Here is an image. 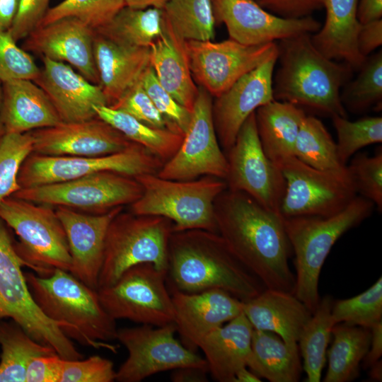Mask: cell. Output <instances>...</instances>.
I'll list each match as a JSON object with an SVG mask.
<instances>
[{
    "label": "cell",
    "mask_w": 382,
    "mask_h": 382,
    "mask_svg": "<svg viewBox=\"0 0 382 382\" xmlns=\"http://www.w3.org/2000/svg\"><path fill=\"white\" fill-rule=\"evenodd\" d=\"M33 152L54 156H100L122 151L134 142L102 119L59 124L30 132Z\"/></svg>",
    "instance_id": "cell-19"
},
{
    "label": "cell",
    "mask_w": 382,
    "mask_h": 382,
    "mask_svg": "<svg viewBox=\"0 0 382 382\" xmlns=\"http://www.w3.org/2000/svg\"><path fill=\"white\" fill-rule=\"evenodd\" d=\"M247 367L270 382H297L302 369L298 345L272 332L253 329Z\"/></svg>",
    "instance_id": "cell-32"
},
{
    "label": "cell",
    "mask_w": 382,
    "mask_h": 382,
    "mask_svg": "<svg viewBox=\"0 0 382 382\" xmlns=\"http://www.w3.org/2000/svg\"><path fill=\"white\" fill-rule=\"evenodd\" d=\"M25 277L36 303L66 337L117 352V347L108 342L117 339L116 320L102 306L97 290L62 269L48 276L27 272Z\"/></svg>",
    "instance_id": "cell-4"
},
{
    "label": "cell",
    "mask_w": 382,
    "mask_h": 382,
    "mask_svg": "<svg viewBox=\"0 0 382 382\" xmlns=\"http://www.w3.org/2000/svg\"><path fill=\"white\" fill-rule=\"evenodd\" d=\"M214 214L218 233L264 286L294 294L292 249L283 217L246 193L228 188L216 197Z\"/></svg>",
    "instance_id": "cell-1"
},
{
    "label": "cell",
    "mask_w": 382,
    "mask_h": 382,
    "mask_svg": "<svg viewBox=\"0 0 382 382\" xmlns=\"http://www.w3.org/2000/svg\"><path fill=\"white\" fill-rule=\"evenodd\" d=\"M149 54L160 84L192 112L199 87L192 76L186 40L174 32L163 15L161 34L150 45Z\"/></svg>",
    "instance_id": "cell-26"
},
{
    "label": "cell",
    "mask_w": 382,
    "mask_h": 382,
    "mask_svg": "<svg viewBox=\"0 0 382 382\" xmlns=\"http://www.w3.org/2000/svg\"><path fill=\"white\" fill-rule=\"evenodd\" d=\"M358 0H323L325 21L311 35L315 47L326 57L349 64L358 71L366 57L357 47L361 23L357 18Z\"/></svg>",
    "instance_id": "cell-28"
},
{
    "label": "cell",
    "mask_w": 382,
    "mask_h": 382,
    "mask_svg": "<svg viewBox=\"0 0 382 382\" xmlns=\"http://www.w3.org/2000/svg\"><path fill=\"white\" fill-rule=\"evenodd\" d=\"M1 83L5 133H25L62 122L47 94L33 81L16 79Z\"/></svg>",
    "instance_id": "cell-29"
},
{
    "label": "cell",
    "mask_w": 382,
    "mask_h": 382,
    "mask_svg": "<svg viewBox=\"0 0 382 382\" xmlns=\"http://www.w3.org/2000/svg\"><path fill=\"white\" fill-rule=\"evenodd\" d=\"M278 56L247 73L212 102V119L221 147L227 151L255 110L274 100L272 79Z\"/></svg>",
    "instance_id": "cell-20"
},
{
    "label": "cell",
    "mask_w": 382,
    "mask_h": 382,
    "mask_svg": "<svg viewBox=\"0 0 382 382\" xmlns=\"http://www.w3.org/2000/svg\"><path fill=\"white\" fill-rule=\"evenodd\" d=\"M337 133V152L343 166L361 148L382 141V117H364L355 121L347 117L332 118Z\"/></svg>",
    "instance_id": "cell-42"
},
{
    "label": "cell",
    "mask_w": 382,
    "mask_h": 382,
    "mask_svg": "<svg viewBox=\"0 0 382 382\" xmlns=\"http://www.w3.org/2000/svg\"><path fill=\"white\" fill-rule=\"evenodd\" d=\"M382 45V19L361 24L357 36V47L364 57Z\"/></svg>",
    "instance_id": "cell-53"
},
{
    "label": "cell",
    "mask_w": 382,
    "mask_h": 382,
    "mask_svg": "<svg viewBox=\"0 0 382 382\" xmlns=\"http://www.w3.org/2000/svg\"><path fill=\"white\" fill-rule=\"evenodd\" d=\"M294 156L318 170H337L343 166L338 158L336 143L323 123L313 115L303 118L294 146Z\"/></svg>",
    "instance_id": "cell-40"
},
{
    "label": "cell",
    "mask_w": 382,
    "mask_h": 382,
    "mask_svg": "<svg viewBox=\"0 0 382 382\" xmlns=\"http://www.w3.org/2000/svg\"><path fill=\"white\" fill-rule=\"evenodd\" d=\"M18 0H0V30L10 28L16 12Z\"/></svg>",
    "instance_id": "cell-57"
},
{
    "label": "cell",
    "mask_w": 382,
    "mask_h": 382,
    "mask_svg": "<svg viewBox=\"0 0 382 382\" xmlns=\"http://www.w3.org/2000/svg\"><path fill=\"white\" fill-rule=\"evenodd\" d=\"M226 153L227 188L245 192L267 209L280 214L286 182L281 169L263 151L255 112L244 122Z\"/></svg>",
    "instance_id": "cell-15"
},
{
    "label": "cell",
    "mask_w": 382,
    "mask_h": 382,
    "mask_svg": "<svg viewBox=\"0 0 382 382\" xmlns=\"http://www.w3.org/2000/svg\"><path fill=\"white\" fill-rule=\"evenodd\" d=\"M331 316L335 324L345 323L371 329L382 321V278L364 292L333 301Z\"/></svg>",
    "instance_id": "cell-41"
},
{
    "label": "cell",
    "mask_w": 382,
    "mask_h": 382,
    "mask_svg": "<svg viewBox=\"0 0 382 382\" xmlns=\"http://www.w3.org/2000/svg\"><path fill=\"white\" fill-rule=\"evenodd\" d=\"M311 35H296L277 44L279 66L273 74L274 99L323 116L347 117L340 89L354 71L349 64L320 53Z\"/></svg>",
    "instance_id": "cell-3"
},
{
    "label": "cell",
    "mask_w": 382,
    "mask_h": 382,
    "mask_svg": "<svg viewBox=\"0 0 382 382\" xmlns=\"http://www.w3.org/2000/svg\"><path fill=\"white\" fill-rule=\"evenodd\" d=\"M333 341L328 352V365L324 382H348L359 375L371 341V330L345 323L332 329Z\"/></svg>",
    "instance_id": "cell-33"
},
{
    "label": "cell",
    "mask_w": 382,
    "mask_h": 382,
    "mask_svg": "<svg viewBox=\"0 0 382 382\" xmlns=\"http://www.w3.org/2000/svg\"><path fill=\"white\" fill-rule=\"evenodd\" d=\"M253 327L240 315L207 335L199 343L209 373L219 382H234L236 372L247 366Z\"/></svg>",
    "instance_id": "cell-30"
},
{
    "label": "cell",
    "mask_w": 382,
    "mask_h": 382,
    "mask_svg": "<svg viewBox=\"0 0 382 382\" xmlns=\"http://www.w3.org/2000/svg\"><path fill=\"white\" fill-rule=\"evenodd\" d=\"M266 11L285 18L311 16L323 8V0H253Z\"/></svg>",
    "instance_id": "cell-51"
},
{
    "label": "cell",
    "mask_w": 382,
    "mask_h": 382,
    "mask_svg": "<svg viewBox=\"0 0 382 382\" xmlns=\"http://www.w3.org/2000/svg\"><path fill=\"white\" fill-rule=\"evenodd\" d=\"M134 178L143 192L130 205L131 212L163 216L173 223V232L202 229L218 233L214 202L227 188L224 180L206 175L199 180H174L152 173Z\"/></svg>",
    "instance_id": "cell-6"
},
{
    "label": "cell",
    "mask_w": 382,
    "mask_h": 382,
    "mask_svg": "<svg viewBox=\"0 0 382 382\" xmlns=\"http://www.w3.org/2000/svg\"><path fill=\"white\" fill-rule=\"evenodd\" d=\"M186 45L195 82L214 98L279 53L276 42L245 45L231 38L186 41Z\"/></svg>",
    "instance_id": "cell-17"
},
{
    "label": "cell",
    "mask_w": 382,
    "mask_h": 382,
    "mask_svg": "<svg viewBox=\"0 0 382 382\" xmlns=\"http://www.w3.org/2000/svg\"><path fill=\"white\" fill-rule=\"evenodd\" d=\"M209 370L197 366H184L174 369L170 379L174 382H207Z\"/></svg>",
    "instance_id": "cell-56"
},
{
    "label": "cell",
    "mask_w": 382,
    "mask_h": 382,
    "mask_svg": "<svg viewBox=\"0 0 382 382\" xmlns=\"http://www.w3.org/2000/svg\"><path fill=\"white\" fill-rule=\"evenodd\" d=\"M261 379L247 366L240 369L235 375L234 382H260Z\"/></svg>",
    "instance_id": "cell-59"
},
{
    "label": "cell",
    "mask_w": 382,
    "mask_h": 382,
    "mask_svg": "<svg viewBox=\"0 0 382 382\" xmlns=\"http://www.w3.org/2000/svg\"><path fill=\"white\" fill-rule=\"evenodd\" d=\"M55 210L67 238L71 259L69 272L83 284L97 290L107 231L112 220L123 210V207L100 214L61 207Z\"/></svg>",
    "instance_id": "cell-22"
},
{
    "label": "cell",
    "mask_w": 382,
    "mask_h": 382,
    "mask_svg": "<svg viewBox=\"0 0 382 382\" xmlns=\"http://www.w3.org/2000/svg\"><path fill=\"white\" fill-rule=\"evenodd\" d=\"M356 191L382 210V151L374 156L357 153L347 166Z\"/></svg>",
    "instance_id": "cell-45"
},
{
    "label": "cell",
    "mask_w": 382,
    "mask_h": 382,
    "mask_svg": "<svg viewBox=\"0 0 382 382\" xmlns=\"http://www.w3.org/2000/svg\"><path fill=\"white\" fill-rule=\"evenodd\" d=\"M0 382H25L26 370L35 357L55 354L56 351L41 344L11 320L0 321Z\"/></svg>",
    "instance_id": "cell-35"
},
{
    "label": "cell",
    "mask_w": 382,
    "mask_h": 382,
    "mask_svg": "<svg viewBox=\"0 0 382 382\" xmlns=\"http://www.w3.org/2000/svg\"><path fill=\"white\" fill-rule=\"evenodd\" d=\"M163 163L136 143L122 151L100 156H54L33 152L22 163L18 180L22 189L65 182L104 171L135 177L157 174Z\"/></svg>",
    "instance_id": "cell-13"
},
{
    "label": "cell",
    "mask_w": 382,
    "mask_h": 382,
    "mask_svg": "<svg viewBox=\"0 0 382 382\" xmlns=\"http://www.w3.org/2000/svg\"><path fill=\"white\" fill-rule=\"evenodd\" d=\"M95 31L79 20L66 17L32 31L23 49L54 61L67 62L93 83L99 85L93 54Z\"/></svg>",
    "instance_id": "cell-21"
},
{
    "label": "cell",
    "mask_w": 382,
    "mask_h": 382,
    "mask_svg": "<svg viewBox=\"0 0 382 382\" xmlns=\"http://www.w3.org/2000/svg\"><path fill=\"white\" fill-rule=\"evenodd\" d=\"M170 0H125V6L136 8H156L162 9Z\"/></svg>",
    "instance_id": "cell-58"
},
{
    "label": "cell",
    "mask_w": 382,
    "mask_h": 382,
    "mask_svg": "<svg viewBox=\"0 0 382 382\" xmlns=\"http://www.w3.org/2000/svg\"><path fill=\"white\" fill-rule=\"evenodd\" d=\"M0 219L18 236L15 248L24 266L40 276L70 271L66 233L53 207L10 196L0 202Z\"/></svg>",
    "instance_id": "cell-7"
},
{
    "label": "cell",
    "mask_w": 382,
    "mask_h": 382,
    "mask_svg": "<svg viewBox=\"0 0 382 382\" xmlns=\"http://www.w3.org/2000/svg\"><path fill=\"white\" fill-rule=\"evenodd\" d=\"M188 128L176 153L157 173L161 178L191 180L202 175L225 180L226 155L221 149L212 119L213 97L198 86Z\"/></svg>",
    "instance_id": "cell-16"
},
{
    "label": "cell",
    "mask_w": 382,
    "mask_h": 382,
    "mask_svg": "<svg viewBox=\"0 0 382 382\" xmlns=\"http://www.w3.org/2000/svg\"><path fill=\"white\" fill-rule=\"evenodd\" d=\"M50 0H18L11 25L8 29L13 39H25L40 26L49 8Z\"/></svg>",
    "instance_id": "cell-50"
},
{
    "label": "cell",
    "mask_w": 382,
    "mask_h": 382,
    "mask_svg": "<svg viewBox=\"0 0 382 382\" xmlns=\"http://www.w3.org/2000/svg\"><path fill=\"white\" fill-rule=\"evenodd\" d=\"M43 67L33 81L47 94L61 120L81 122L96 116L94 107L108 105L98 85L64 62L42 57Z\"/></svg>",
    "instance_id": "cell-24"
},
{
    "label": "cell",
    "mask_w": 382,
    "mask_h": 382,
    "mask_svg": "<svg viewBox=\"0 0 382 382\" xmlns=\"http://www.w3.org/2000/svg\"><path fill=\"white\" fill-rule=\"evenodd\" d=\"M175 332L174 323L118 329L116 340L125 347L128 357L116 371L115 381L140 382L151 375L184 366L208 369L205 359L178 340Z\"/></svg>",
    "instance_id": "cell-14"
},
{
    "label": "cell",
    "mask_w": 382,
    "mask_h": 382,
    "mask_svg": "<svg viewBox=\"0 0 382 382\" xmlns=\"http://www.w3.org/2000/svg\"><path fill=\"white\" fill-rule=\"evenodd\" d=\"M23 266L8 226L0 219V319L11 318L34 340L51 347L64 359H82L83 354L71 339L35 301L21 270Z\"/></svg>",
    "instance_id": "cell-9"
},
{
    "label": "cell",
    "mask_w": 382,
    "mask_h": 382,
    "mask_svg": "<svg viewBox=\"0 0 382 382\" xmlns=\"http://www.w3.org/2000/svg\"><path fill=\"white\" fill-rule=\"evenodd\" d=\"M8 30H0V81H34L40 69L24 49L19 47Z\"/></svg>",
    "instance_id": "cell-46"
},
{
    "label": "cell",
    "mask_w": 382,
    "mask_h": 382,
    "mask_svg": "<svg viewBox=\"0 0 382 382\" xmlns=\"http://www.w3.org/2000/svg\"><path fill=\"white\" fill-rule=\"evenodd\" d=\"M374 207L371 201L357 195L343 210L329 217L283 218L294 254V294L312 313L320 300L319 277L332 246L344 233L368 218Z\"/></svg>",
    "instance_id": "cell-5"
},
{
    "label": "cell",
    "mask_w": 382,
    "mask_h": 382,
    "mask_svg": "<svg viewBox=\"0 0 382 382\" xmlns=\"http://www.w3.org/2000/svg\"><path fill=\"white\" fill-rule=\"evenodd\" d=\"M1 103H2V83L0 81V138L5 134V129L1 118Z\"/></svg>",
    "instance_id": "cell-61"
},
{
    "label": "cell",
    "mask_w": 382,
    "mask_h": 382,
    "mask_svg": "<svg viewBox=\"0 0 382 382\" xmlns=\"http://www.w3.org/2000/svg\"><path fill=\"white\" fill-rule=\"evenodd\" d=\"M170 294L177 332L193 351L207 335L243 313V301L222 289L197 293L171 289Z\"/></svg>",
    "instance_id": "cell-23"
},
{
    "label": "cell",
    "mask_w": 382,
    "mask_h": 382,
    "mask_svg": "<svg viewBox=\"0 0 382 382\" xmlns=\"http://www.w3.org/2000/svg\"><path fill=\"white\" fill-rule=\"evenodd\" d=\"M166 283V272L141 263L127 269L115 283L98 288L97 292L102 306L115 320L163 326L174 323Z\"/></svg>",
    "instance_id": "cell-12"
},
{
    "label": "cell",
    "mask_w": 382,
    "mask_h": 382,
    "mask_svg": "<svg viewBox=\"0 0 382 382\" xmlns=\"http://www.w3.org/2000/svg\"><path fill=\"white\" fill-rule=\"evenodd\" d=\"M142 192V186L134 177L104 171L65 182L22 188L12 196L53 207L100 214L131 205Z\"/></svg>",
    "instance_id": "cell-11"
},
{
    "label": "cell",
    "mask_w": 382,
    "mask_h": 382,
    "mask_svg": "<svg viewBox=\"0 0 382 382\" xmlns=\"http://www.w3.org/2000/svg\"><path fill=\"white\" fill-rule=\"evenodd\" d=\"M257 134L267 156L279 168L294 156V146L306 112L286 102L272 100L255 112Z\"/></svg>",
    "instance_id": "cell-31"
},
{
    "label": "cell",
    "mask_w": 382,
    "mask_h": 382,
    "mask_svg": "<svg viewBox=\"0 0 382 382\" xmlns=\"http://www.w3.org/2000/svg\"><path fill=\"white\" fill-rule=\"evenodd\" d=\"M369 369V377L374 381H380L382 379V362L381 360H378L372 364Z\"/></svg>",
    "instance_id": "cell-60"
},
{
    "label": "cell",
    "mask_w": 382,
    "mask_h": 382,
    "mask_svg": "<svg viewBox=\"0 0 382 382\" xmlns=\"http://www.w3.org/2000/svg\"><path fill=\"white\" fill-rule=\"evenodd\" d=\"M382 0H358L357 18L360 23L381 19Z\"/></svg>",
    "instance_id": "cell-55"
},
{
    "label": "cell",
    "mask_w": 382,
    "mask_h": 382,
    "mask_svg": "<svg viewBox=\"0 0 382 382\" xmlns=\"http://www.w3.org/2000/svg\"><path fill=\"white\" fill-rule=\"evenodd\" d=\"M115 376L110 360L93 355L86 359H63L59 382H112Z\"/></svg>",
    "instance_id": "cell-48"
},
{
    "label": "cell",
    "mask_w": 382,
    "mask_h": 382,
    "mask_svg": "<svg viewBox=\"0 0 382 382\" xmlns=\"http://www.w3.org/2000/svg\"><path fill=\"white\" fill-rule=\"evenodd\" d=\"M110 107L122 110L151 127L175 131L155 107L140 81Z\"/></svg>",
    "instance_id": "cell-49"
},
{
    "label": "cell",
    "mask_w": 382,
    "mask_h": 382,
    "mask_svg": "<svg viewBox=\"0 0 382 382\" xmlns=\"http://www.w3.org/2000/svg\"><path fill=\"white\" fill-rule=\"evenodd\" d=\"M162 10L164 18L183 40H214L216 20L212 0H170Z\"/></svg>",
    "instance_id": "cell-38"
},
{
    "label": "cell",
    "mask_w": 382,
    "mask_h": 382,
    "mask_svg": "<svg viewBox=\"0 0 382 382\" xmlns=\"http://www.w3.org/2000/svg\"><path fill=\"white\" fill-rule=\"evenodd\" d=\"M371 341L368 352L364 359V366L370 367L382 356V321L371 329Z\"/></svg>",
    "instance_id": "cell-54"
},
{
    "label": "cell",
    "mask_w": 382,
    "mask_h": 382,
    "mask_svg": "<svg viewBox=\"0 0 382 382\" xmlns=\"http://www.w3.org/2000/svg\"><path fill=\"white\" fill-rule=\"evenodd\" d=\"M141 84L155 107L173 129L184 136L192 112L181 105L158 82L151 65L140 79Z\"/></svg>",
    "instance_id": "cell-47"
},
{
    "label": "cell",
    "mask_w": 382,
    "mask_h": 382,
    "mask_svg": "<svg viewBox=\"0 0 382 382\" xmlns=\"http://www.w3.org/2000/svg\"><path fill=\"white\" fill-rule=\"evenodd\" d=\"M357 76L347 82L340 100L346 111L362 114L371 109L381 110L382 104V51L368 56Z\"/></svg>",
    "instance_id": "cell-39"
},
{
    "label": "cell",
    "mask_w": 382,
    "mask_h": 382,
    "mask_svg": "<svg viewBox=\"0 0 382 382\" xmlns=\"http://www.w3.org/2000/svg\"><path fill=\"white\" fill-rule=\"evenodd\" d=\"M279 168L286 182L280 207L283 218L329 217L343 210L357 195L347 166L318 170L293 156Z\"/></svg>",
    "instance_id": "cell-10"
},
{
    "label": "cell",
    "mask_w": 382,
    "mask_h": 382,
    "mask_svg": "<svg viewBox=\"0 0 382 382\" xmlns=\"http://www.w3.org/2000/svg\"><path fill=\"white\" fill-rule=\"evenodd\" d=\"M124 6L125 0H64L48 9L40 26L73 17L96 30L109 23Z\"/></svg>",
    "instance_id": "cell-43"
},
{
    "label": "cell",
    "mask_w": 382,
    "mask_h": 382,
    "mask_svg": "<svg viewBox=\"0 0 382 382\" xmlns=\"http://www.w3.org/2000/svg\"><path fill=\"white\" fill-rule=\"evenodd\" d=\"M62 360L57 354L33 358L27 367L25 382H59Z\"/></svg>",
    "instance_id": "cell-52"
},
{
    "label": "cell",
    "mask_w": 382,
    "mask_h": 382,
    "mask_svg": "<svg viewBox=\"0 0 382 382\" xmlns=\"http://www.w3.org/2000/svg\"><path fill=\"white\" fill-rule=\"evenodd\" d=\"M33 152V141L30 132L5 133L0 138V202L21 189L19 170Z\"/></svg>",
    "instance_id": "cell-44"
},
{
    "label": "cell",
    "mask_w": 382,
    "mask_h": 382,
    "mask_svg": "<svg viewBox=\"0 0 382 382\" xmlns=\"http://www.w3.org/2000/svg\"><path fill=\"white\" fill-rule=\"evenodd\" d=\"M333 301L328 295L320 300L297 342L307 382H319L322 378L328 345L335 325L331 316Z\"/></svg>",
    "instance_id": "cell-36"
},
{
    "label": "cell",
    "mask_w": 382,
    "mask_h": 382,
    "mask_svg": "<svg viewBox=\"0 0 382 382\" xmlns=\"http://www.w3.org/2000/svg\"><path fill=\"white\" fill-rule=\"evenodd\" d=\"M243 312L253 329L272 332L287 343H297L312 316L294 294L266 288L243 301Z\"/></svg>",
    "instance_id": "cell-27"
},
{
    "label": "cell",
    "mask_w": 382,
    "mask_h": 382,
    "mask_svg": "<svg viewBox=\"0 0 382 382\" xmlns=\"http://www.w3.org/2000/svg\"><path fill=\"white\" fill-rule=\"evenodd\" d=\"M172 233L173 223L163 216L122 210L107 231L98 289L112 284L127 269L141 263L167 272Z\"/></svg>",
    "instance_id": "cell-8"
},
{
    "label": "cell",
    "mask_w": 382,
    "mask_h": 382,
    "mask_svg": "<svg viewBox=\"0 0 382 382\" xmlns=\"http://www.w3.org/2000/svg\"><path fill=\"white\" fill-rule=\"evenodd\" d=\"M93 54L99 86L108 106L115 103L138 83L150 66L149 47L119 44L96 32L93 37Z\"/></svg>",
    "instance_id": "cell-25"
},
{
    "label": "cell",
    "mask_w": 382,
    "mask_h": 382,
    "mask_svg": "<svg viewBox=\"0 0 382 382\" xmlns=\"http://www.w3.org/2000/svg\"><path fill=\"white\" fill-rule=\"evenodd\" d=\"M216 23L225 25L229 38L245 45L276 42L302 34H313L321 23L312 16L285 18L253 0H212Z\"/></svg>",
    "instance_id": "cell-18"
},
{
    "label": "cell",
    "mask_w": 382,
    "mask_h": 382,
    "mask_svg": "<svg viewBox=\"0 0 382 382\" xmlns=\"http://www.w3.org/2000/svg\"><path fill=\"white\" fill-rule=\"evenodd\" d=\"M166 279L171 289L197 293L219 289L242 301L265 289L235 257L218 233L202 229L171 233Z\"/></svg>",
    "instance_id": "cell-2"
},
{
    "label": "cell",
    "mask_w": 382,
    "mask_h": 382,
    "mask_svg": "<svg viewBox=\"0 0 382 382\" xmlns=\"http://www.w3.org/2000/svg\"><path fill=\"white\" fill-rule=\"evenodd\" d=\"M162 28V9L125 6L109 23L94 31L119 44L149 47Z\"/></svg>",
    "instance_id": "cell-37"
},
{
    "label": "cell",
    "mask_w": 382,
    "mask_h": 382,
    "mask_svg": "<svg viewBox=\"0 0 382 382\" xmlns=\"http://www.w3.org/2000/svg\"><path fill=\"white\" fill-rule=\"evenodd\" d=\"M94 110L98 117L110 124L131 141L144 147L163 163L176 153L183 139V135L175 131L151 127L108 105L96 106Z\"/></svg>",
    "instance_id": "cell-34"
}]
</instances>
